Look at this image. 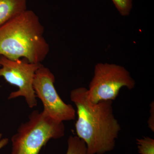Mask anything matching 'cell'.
Wrapping results in <instances>:
<instances>
[{"instance_id": "obj_2", "label": "cell", "mask_w": 154, "mask_h": 154, "mask_svg": "<svg viewBox=\"0 0 154 154\" xmlns=\"http://www.w3.org/2000/svg\"><path fill=\"white\" fill-rule=\"evenodd\" d=\"M49 51L44 27L32 10L27 9L0 27V56L39 64Z\"/></svg>"}, {"instance_id": "obj_11", "label": "cell", "mask_w": 154, "mask_h": 154, "mask_svg": "<svg viewBox=\"0 0 154 154\" xmlns=\"http://www.w3.org/2000/svg\"><path fill=\"white\" fill-rule=\"evenodd\" d=\"M150 110V116L148 120V125L150 129L152 131H154V103L153 101L151 103Z\"/></svg>"}, {"instance_id": "obj_10", "label": "cell", "mask_w": 154, "mask_h": 154, "mask_svg": "<svg viewBox=\"0 0 154 154\" xmlns=\"http://www.w3.org/2000/svg\"><path fill=\"white\" fill-rule=\"evenodd\" d=\"M119 14L123 17L129 15L132 8V0H112Z\"/></svg>"}, {"instance_id": "obj_1", "label": "cell", "mask_w": 154, "mask_h": 154, "mask_svg": "<svg viewBox=\"0 0 154 154\" xmlns=\"http://www.w3.org/2000/svg\"><path fill=\"white\" fill-rule=\"evenodd\" d=\"M70 98L77 108V136L85 143L88 154L112 151L121 130L113 113L112 101L92 103L84 87L72 90Z\"/></svg>"}, {"instance_id": "obj_6", "label": "cell", "mask_w": 154, "mask_h": 154, "mask_svg": "<svg viewBox=\"0 0 154 154\" xmlns=\"http://www.w3.org/2000/svg\"><path fill=\"white\" fill-rule=\"evenodd\" d=\"M41 65L29 62L24 59L11 60L0 56V77L18 88L17 91L11 92L8 99L23 97L30 108L37 106L33 82L35 73Z\"/></svg>"}, {"instance_id": "obj_12", "label": "cell", "mask_w": 154, "mask_h": 154, "mask_svg": "<svg viewBox=\"0 0 154 154\" xmlns=\"http://www.w3.org/2000/svg\"><path fill=\"white\" fill-rule=\"evenodd\" d=\"M2 134L0 133V150L5 147L8 143L9 140L8 138H2Z\"/></svg>"}, {"instance_id": "obj_9", "label": "cell", "mask_w": 154, "mask_h": 154, "mask_svg": "<svg viewBox=\"0 0 154 154\" xmlns=\"http://www.w3.org/2000/svg\"><path fill=\"white\" fill-rule=\"evenodd\" d=\"M138 150L140 154H154V140L149 137L136 139Z\"/></svg>"}, {"instance_id": "obj_3", "label": "cell", "mask_w": 154, "mask_h": 154, "mask_svg": "<svg viewBox=\"0 0 154 154\" xmlns=\"http://www.w3.org/2000/svg\"><path fill=\"white\" fill-rule=\"evenodd\" d=\"M63 122L56 121L43 111L34 110L11 138V154H39L50 140L65 135Z\"/></svg>"}, {"instance_id": "obj_5", "label": "cell", "mask_w": 154, "mask_h": 154, "mask_svg": "<svg viewBox=\"0 0 154 154\" xmlns=\"http://www.w3.org/2000/svg\"><path fill=\"white\" fill-rule=\"evenodd\" d=\"M55 77L50 70L42 64L35 73L33 88L36 97L44 107L43 111L56 121L75 120L76 111L72 105L64 102L54 87Z\"/></svg>"}, {"instance_id": "obj_7", "label": "cell", "mask_w": 154, "mask_h": 154, "mask_svg": "<svg viewBox=\"0 0 154 154\" xmlns=\"http://www.w3.org/2000/svg\"><path fill=\"white\" fill-rule=\"evenodd\" d=\"M26 10L27 0H0V27Z\"/></svg>"}, {"instance_id": "obj_8", "label": "cell", "mask_w": 154, "mask_h": 154, "mask_svg": "<svg viewBox=\"0 0 154 154\" xmlns=\"http://www.w3.org/2000/svg\"><path fill=\"white\" fill-rule=\"evenodd\" d=\"M65 154H88L85 143L77 136H70Z\"/></svg>"}, {"instance_id": "obj_4", "label": "cell", "mask_w": 154, "mask_h": 154, "mask_svg": "<svg viewBox=\"0 0 154 154\" xmlns=\"http://www.w3.org/2000/svg\"><path fill=\"white\" fill-rule=\"evenodd\" d=\"M135 85L134 79L124 67L100 63L95 65L94 76L87 89L88 99L93 103L113 102L118 97L122 88L125 87L131 90Z\"/></svg>"}]
</instances>
